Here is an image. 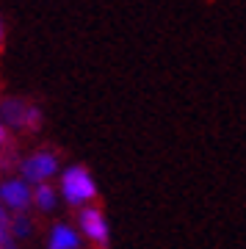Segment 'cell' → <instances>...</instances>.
Here are the masks:
<instances>
[{
    "mask_svg": "<svg viewBox=\"0 0 246 249\" xmlns=\"http://www.w3.org/2000/svg\"><path fill=\"white\" fill-rule=\"evenodd\" d=\"M0 122L9 130H19V133H36L42 127V111L22 97H6L0 103Z\"/></svg>",
    "mask_w": 246,
    "mask_h": 249,
    "instance_id": "1",
    "label": "cell"
},
{
    "mask_svg": "<svg viewBox=\"0 0 246 249\" xmlns=\"http://www.w3.org/2000/svg\"><path fill=\"white\" fill-rule=\"evenodd\" d=\"M61 196L67 199V205L83 211V205L97 196V180L91 178V172L86 166L75 163L70 169H64L61 175Z\"/></svg>",
    "mask_w": 246,
    "mask_h": 249,
    "instance_id": "2",
    "label": "cell"
},
{
    "mask_svg": "<svg viewBox=\"0 0 246 249\" xmlns=\"http://www.w3.org/2000/svg\"><path fill=\"white\" fill-rule=\"evenodd\" d=\"M19 172H22V180L34 183V186H44L58 172V155L50 150H36L19 160Z\"/></svg>",
    "mask_w": 246,
    "mask_h": 249,
    "instance_id": "3",
    "label": "cell"
},
{
    "mask_svg": "<svg viewBox=\"0 0 246 249\" xmlns=\"http://www.w3.org/2000/svg\"><path fill=\"white\" fill-rule=\"evenodd\" d=\"M0 202L14 213H25L28 205L34 202V191L22 178H6L0 183Z\"/></svg>",
    "mask_w": 246,
    "mask_h": 249,
    "instance_id": "4",
    "label": "cell"
},
{
    "mask_svg": "<svg viewBox=\"0 0 246 249\" xmlns=\"http://www.w3.org/2000/svg\"><path fill=\"white\" fill-rule=\"evenodd\" d=\"M78 224H80V232L91 244H97V247H103V249L108 247V222L100 208H83L78 213Z\"/></svg>",
    "mask_w": 246,
    "mask_h": 249,
    "instance_id": "5",
    "label": "cell"
},
{
    "mask_svg": "<svg viewBox=\"0 0 246 249\" xmlns=\"http://www.w3.org/2000/svg\"><path fill=\"white\" fill-rule=\"evenodd\" d=\"M47 249H80L78 232L70 224H55L50 230V238H47Z\"/></svg>",
    "mask_w": 246,
    "mask_h": 249,
    "instance_id": "6",
    "label": "cell"
},
{
    "mask_svg": "<svg viewBox=\"0 0 246 249\" xmlns=\"http://www.w3.org/2000/svg\"><path fill=\"white\" fill-rule=\"evenodd\" d=\"M34 205L42 211V213H50V211L55 208V191L50 188V183L34 188Z\"/></svg>",
    "mask_w": 246,
    "mask_h": 249,
    "instance_id": "7",
    "label": "cell"
},
{
    "mask_svg": "<svg viewBox=\"0 0 246 249\" xmlns=\"http://www.w3.org/2000/svg\"><path fill=\"white\" fill-rule=\"evenodd\" d=\"M34 230V224L28 219V213H14L11 216V238H28Z\"/></svg>",
    "mask_w": 246,
    "mask_h": 249,
    "instance_id": "8",
    "label": "cell"
},
{
    "mask_svg": "<svg viewBox=\"0 0 246 249\" xmlns=\"http://www.w3.org/2000/svg\"><path fill=\"white\" fill-rule=\"evenodd\" d=\"M9 208L0 202V235H11V216L6 213Z\"/></svg>",
    "mask_w": 246,
    "mask_h": 249,
    "instance_id": "9",
    "label": "cell"
},
{
    "mask_svg": "<svg viewBox=\"0 0 246 249\" xmlns=\"http://www.w3.org/2000/svg\"><path fill=\"white\" fill-rule=\"evenodd\" d=\"M0 249H17L14 247V238L11 235H0Z\"/></svg>",
    "mask_w": 246,
    "mask_h": 249,
    "instance_id": "10",
    "label": "cell"
},
{
    "mask_svg": "<svg viewBox=\"0 0 246 249\" xmlns=\"http://www.w3.org/2000/svg\"><path fill=\"white\" fill-rule=\"evenodd\" d=\"M3 45H6V22L0 17V53H3Z\"/></svg>",
    "mask_w": 246,
    "mask_h": 249,
    "instance_id": "11",
    "label": "cell"
}]
</instances>
